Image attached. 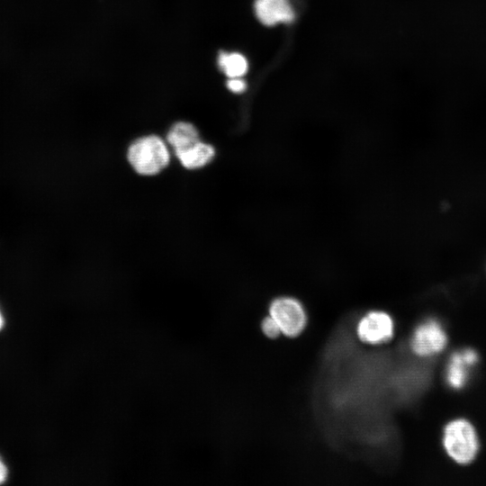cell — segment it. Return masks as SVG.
Returning a JSON list of instances; mask_svg holds the SVG:
<instances>
[{
  "mask_svg": "<svg viewBox=\"0 0 486 486\" xmlns=\"http://www.w3.org/2000/svg\"><path fill=\"white\" fill-rule=\"evenodd\" d=\"M218 66L228 77H242L248 69V63L244 55L238 52H220Z\"/></svg>",
  "mask_w": 486,
  "mask_h": 486,
  "instance_id": "obj_10",
  "label": "cell"
},
{
  "mask_svg": "<svg viewBox=\"0 0 486 486\" xmlns=\"http://www.w3.org/2000/svg\"><path fill=\"white\" fill-rule=\"evenodd\" d=\"M357 333L359 338L367 343L385 342L392 337V320L385 312H370L360 320Z\"/></svg>",
  "mask_w": 486,
  "mask_h": 486,
  "instance_id": "obj_5",
  "label": "cell"
},
{
  "mask_svg": "<svg viewBox=\"0 0 486 486\" xmlns=\"http://www.w3.org/2000/svg\"><path fill=\"white\" fill-rule=\"evenodd\" d=\"M443 446L448 456L459 464H468L479 451L475 428L464 418L449 421L443 432Z\"/></svg>",
  "mask_w": 486,
  "mask_h": 486,
  "instance_id": "obj_1",
  "label": "cell"
},
{
  "mask_svg": "<svg viewBox=\"0 0 486 486\" xmlns=\"http://www.w3.org/2000/svg\"><path fill=\"white\" fill-rule=\"evenodd\" d=\"M270 316L275 320L281 332L290 337L298 335L306 322L301 303L288 297L278 298L271 303Z\"/></svg>",
  "mask_w": 486,
  "mask_h": 486,
  "instance_id": "obj_3",
  "label": "cell"
},
{
  "mask_svg": "<svg viewBox=\"0 0 486 486\" xmlns=\"http://www.w3.org/2000/svg\"><path fill=\"white\" fill-rule=\"evenodd\" d=\"M6 475H7L6 467L0 459V483L4 482Z\"/></svg>",
  "mask_w": 486,
  "mask_h": 486,
  "instance_id": "obj_13",
  "label": "cell"
},
{
  "mask_svg": "<svg viewBox=\"0 0 486 486\" xmlns=\"http://www.w3.org/2000/svg\"><path fill=\"white\" fill-rule=\"evenodd\" d=\"M227 87L235 94H240L246 90L247 84L241 77H229Z\"/></svg>",
  "mask_w": 486,
  "mask_h": 486,
  "instance_id": "obj_12",
  "label": "cell"
},
{
  "mask_svg": "<svg viewBox=\"0 0 486 486\" xmlns=\"http://www.w3.org/2000/svg\"><path fill=\"white\" fill-rule=\"evenodd\" d=\"M254 10L258 21L266 26L291 23L295 19L289 0H256Z\"/></svg>",
  "mask_w": 486,
  "mask_h": 486,
  "instance_id": "obj_6",
  "label": "cell"
},
{
  "mask_svg": "<svg viewBox=\"0 0 486 486\" xmlns=\"http://www.w3.org/2000/svg\"><path fill=\"white\" fill-rule=\"evenodd\" d=\"M262 328L269 338H276L281 333L279 326L271 316L263 320Z\"/></svg>",
  "mask_w": 486,
  "mask_h": 486,
  "instance_id": "obj_11",
  "label": "cell"
},
{
  "mask_svg": "<svg viewBox=\"0 0 486 486\" xmlns=\"http://www.w3.org/2000/svg\"><path fill=\"white\" fill-rule=\"evenodd\" d=\"M447 344V336L436 320L421 323L414 331L411 349L420 356H428L441 352Z\"/></svg>",
  "mask_w": 486,
  "mask_h": 486,
  "instance_id": "obj_4",
  "label": "cell"
},
{
  "mask_svg": "<svg viewBox=\"0 0 486 486\" xmlns=\"http://www.w3.org/2000/svg\"><path fill=\"white\" fill-rule=\"evenodd\" d=\"M477 361L478 355L472 348L454 353L446 369V380L449 385L454 389L462 388L468 379L469 367Z\"/></svg>",
  "mask_w": 486,
  "mask_h": 486,
  "instance_id": "obj_7",
  "label": "cell"
},
{
  "mask_svg": "<svg viewBox=\"0 0 486 486\" xmlns=\"http://www.w3.org/2000/svg\"><path fill=\"white\" fill-rule=\"evenodd\" d=\"M166 143L156 135L136 140L129 148L128 159L133 169L143 176L159 173L169 163Z\"/></svg>",
  "mask_w": 486,
  "mask_h": 486,
  "instance_id": "obj_2",
  "label": "cell"
},
{
  "mask_svg": "<svg viewBox=\"0 0 486 486\" xmlns=\"http://www.w3.org/2000/svg\"><path fill=\"white\" fill-rule=\"evenodd\" d=\"M166 140L176 150L186 148L199 141L197 129L190 122H179L169 130Z\"/></svg>",
  "mask_w": 486,
  "mask_h": 486,
  "instance_id": "obj_9",
  "label": "cell"
},
{
  "mask_svg": "<svg viewBox=\"0 0 486 486\" xmlns=\"http://www.w3.org/2000/svg\"><path fill=\"white\" fill-rule=\"evenodd\" d=\"M2 326H3V318H2V316L0 314V328H2Z\"/></svg>",
  "mask_w": 486,
  "mask_h": 486,
  "instance_id": "obj_14",
  "label": "cell"
},
{
  "mask_svg": "<svg viewBox=\"0 0 486 486\" xmlns=\"http://www.w3.org/2000/svg\"><path fill=\"white\" fill-rule=\"evenodd\" d=\"M180 163L188 169H196L207 165L214 157V148L201 140L194 145L175 151Z\"/></svg>",
  "mask_w": 486,
  "mask_h": 486,
  "instance_id": "obj_8",
  "label": "cell"
}]
</instances>
